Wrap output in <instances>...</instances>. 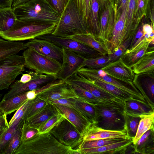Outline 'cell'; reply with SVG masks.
Instances as JSON below:
<instances>
[{
  "mask_svg": "<svg viewBox=\"0 0 154 154\" xmlns=\"http://www.w3.org/2000/svg\"><path fill=\"white\" fill-rule=\"evenodd\" d=\"M12 8L17 20L34 23L57 25L60 16L47 0H30Z\"/></svg>",
  "mask_w": 154,
  "mask_h": 154,
  "instance_id": "6da1fadb",
  "label": "cell"
},
{
  "mask_svg": "<svg viewBox=\"0 0 154 154\" xmlns=\"http://www.w3.org/2000/svg\"><path fill=\"white\" fill-rule=\"evenodd\" d=\"M124 101L101 100L94 105L97 126L104 129L120 131L125 128V111Z\"/></svg>",
  "mask_w": 154,
  "mask_h": 154,
  "instance_id": "7a4b0ae2",
  "label": "cell"
},
{
  "mask_svg": "<svg viewBox=\"0 0 154 154\" xmlns=\"http://www.w3.org/2000/svg\"><path fill=\"white\" fill-rule=\"evenodd\" d=\"M73 149L59 142L50 133L39 134L22 143L14 154H78Z\"/></svg>",
  "mask_w": 154,
  "mask_h": 154,
  "instance_id": "3957f363",
  "label": "cell"
},
{
  "mask_svg": "<svg viewBox=\"0 0 154 154\" xmlns=\"http://www.w3.org/2000/svg\"><path fill=\"white\" fill-rule=\"evenodd\" d=\"M88 33L87 26L75 0H69L51 34L58 37L67 38Z\"/></svg>",
  "mask_w": 154,
  "mask_h": 154,
  "instance_id": "277c9868",
  "label": "cell"
},
{
  "mask_svg": "<svg viewBox=\"0 0 154 154\" xmlns=\"http://www.w3.org/2000/svg\"><path fill=\"white\" fill-rule=\"evenodd\" d=\"M56 25L54 23H36L17 19L10 29L0 33V37L10 41L30 40L51 34Z\"/></svg>",
  "mask_w": 154,
  "mask_h": 154,
  "instance_id": "5b68a950",
  "label": "cell"
},
{
  "mask_svg": "<svg viewBox=\"0 0 154 154\" xmlns=\"http://www.w3.org/2000/svg\"><path fill=\"white\" fill-rule=\"evenodd\" d=\"M25 67L39 74L57 75L62 65L57 61L27 48L22 54Z\"/></svg>",
  "mask_w": 154,
  "mask_h": 154,
  "instance_id": "8992f818",
  "label": "cell"
},
{
  "mask_svg": "<svg viewBox=\"0 0 154 154\" xmlns=\"http://www.w3.org/2000/svg\"><path fill=\"white\" fill-rule=\"evenodd\" d=\"M23 55L14 54L0 60V91L8 89L17 77L25 70Z\"/></svg>",
  "mask_w": 154,
  "mask_h": 154,
  "instance_id": "52a82bcc",
  "label": "cell"
},
{
  "mask_svg": "<svg viewBox=\"0 0 154 154\" xmlns=\"http://www.w3.org/2000/svg\"><path fill=\"white\" fill-rule=\"evenodd\" d=\"M77 72L85 77L94 78L110 83L127 92L134 98L146 101L132 82H127L115 78L107 74L102 69H91L82 67L78 70Z\"/></svg>",
  "mask_w": 154,
  "mask_h": 154,
  "instance_id": "ba28073f",
  "label": "cell"
},
{
  "mask_svg": "<svg viewBox=\"0 0 154 154\" xmlns=\"http://www.w3.org/2000/svg\"><path fill=\"white\" fill-rule=\"evenodd\" d=\"M49 132L60 143L73 149L78 147L83 140L82 135L75 127L65 119Z\"/></svg>",
  "mask_w": 154,
  "mask_h": 154,
  "instance_id": "9c48e42d",
  "label": "cell"
},
{
  "mask_svg": "<svg viewBox=\"0 0 154 154\" xmlns=\"http://www.w3.org/2000/svg\"><path fill=\"white\" fill-rule=\"evenodd\" d=\"M37 38L49 41L61 48H63L75 52L86 59L103 55L89 46L70 37H58L51 34Z\"/></svg>",
  "mask_w": 154,
  "mask_h": 154,
  "instance_id": "30bf717a",
  "label": "cell"
},
{
  "mask_svg": "<svg viewBox=\"0 0 154 154\" xmlns=\"http://www.w3.org/2000/svg\"><path fill=\"white\" fill-rule=\"evenodd\" d=\"M59 79L57 75L39 74L33 71L32 79L22 83L17 80L10 86L9 90L3 96L4 100L13 96L28 91L40 88L51 81Z\"/></svg>",
  "mask_w": 154,
  "mask_h": 154,
  "instance_id": "8fae6325",
  "label": "cell"
},
{
  "mask_svg": "<svg viewBox=\"0 0 154 154\" xmlns=\"http://www.w3.org/2000/svg\"><path fill=\"white\" fill-rule=\"evenodd\" d=\"M128 0L118 18L115 22L111 38L104 43L108 54L112 53L118 47L126 40L134 36H131L127 31L126 21Z\"/></svg>",
  "mask_w": 154,
  "mask_h": 154,
  "instance_id": "7c38bea8",
  "label": "cell"
},
{
  "mask_svg": "<svg viewBox=\"0 0 154 154\" xmlns=\"http://www.w3.org/2000/svg\"><path fill=\"white\" fill-rule=\"evenodd\" d=\"M101 13L100 20V30L97 39L104 43L110 39L117 18V5L114 0H109Z\"/></svg>",
  "mask_w": 154,
  "mask_h": 154,
  "instance_id": "4fadbf2b",
  "label": "cell"
},
{
  "mask_svg": "<svg viewBox=\"0 0 154 154\" xmlns=\"http://www.w3.org/2000/svg\"><path fill=\"white\" fill-rule=\"evenodd\" d=\"M62 48L63 63L57 76L59 79L66 81L82 67L86 59L72 51Z\"/></svg>",
  "mask_w": 154,
  "mask_h": 154,
  "instance_id": "5bb4252c",
  "label": "cell"
},
{
  "mask_svg": "<svg viewBox=\"0 0 154 154\" xmlns=\"http://www.w3.org/2000/svg\"><path fill=\"white\" fill-rule=\"evenodd\" d=\"M24 44L27 48H31L40 54L52 59L62 64V48L52 42L45 39L36 38L30 40Z\"/></svg>",
  "mask_w": 154,
  "mask_h": 154,
  "instance_id": "9a60e30c",
  "label": "cell"
},
{
  "mask_svg": "<svg viewBox=\"0 0 154 154\" xmlns=\"http://www.w3.org/2000/svg\"><path fill=\"white\" fill-rule=\"evenodd\" d=\"M154 72L135 74L132 81L146 102L154 106Z\"/></svg>",
  "mask_w": 154,
  "mask_h": 154,
  "instance_id": "2e32d148",
  "label": "cell"
},
{
  "mask_svg": "<svg viewBox=\"0 0 154 154\" xmlns=\"http://www.w3.org/2000/svg\"><path fill=\"white\" fill-rule=\"evenodd\" d=\"M66 81L69 83L79 85L88 91L94 97L101 100L122 101L102 88L93 84L88 79L78 74L77 72L69 78Z\"/></svg>",
  "mask_w": 154,
  "mask_h": 154,
  "instance_id": "e0dca14e",
  "label": "cell"
},
{
  "mask_svg": "<svg viewBox=\"0 0 154 154\" xmlns=\"http://www.w3.org/2000/svg\"><path fill=\"white\" fill-rule=\"evenodd\" d=\"M83 141L106 139L129 138L125 128L122 130L114 131L104 129L91 123L86 129L82 136Z\"/></svg>",
  "mask_w": 154,
  "mask_h": 154,
  "instance_id": "ac0fdd59",
  "label": "cell"
},
{
  "mask_svg": "<svg viewBox=\"0 0 154 154\" xmlns=\"http://www.w3.org/2000/svg\"><path fill=\"white\" fill-rule=\"evenodd\" d=\"M53 105L57 111L71 123L82 136L86 129L91 124L74 108L59 104Z\"/></svg>",
  "mask_w": 154,
  "mask_h": 154,
  "instance_id": "d6986e66",
  "label": "cell"
},
{
  "mask_svg": "<svg viewBox=\"0 0 154 154\" xmlns=\"http://www.w3.org/2000/svg\"><path fill=\"white\" fill-rule=\"evenodd\" d=\"M37 96L48 103L59 99L79 98L69 83L66 81L38 94Z\"/></svg>",
  "mask_w": 154,
  "mask_h": 154,
  "instance_id": "ffe728a7",
  "label": "cell"
},
{
  "mask_svg": "<svg viewBox=\"0 0 154 154\" xmlns=\"http://www.w3.org/2000/svg\"><path fill=\"white\" fill-rule=\"evenodd\" d=\"M102 69L112 77L127 82H132L135 77L132 68L125 65L121 57L109 63Z\"/></svg>",
  "mask_w": 154,
  "mask_h": 154,
  "instance_id": "44dd1931",
  "label": "cell"
},
{
  "mask_svg": "<svg viewBox=\"0 0 154 154\" xmlns=\"http://www.w3.org/2000/svg\"><path fill=\"white\" fill-rule=\"evenodd\" d=\"M132 143V139L128 138L99 147L77 150L80 154H125L126 149Z\"/></svg>",
  "mask_w": 154,
  "mask_h": 154,
  "instance_id": "7402d4cb",
  "label": "cell"
},
{
  "mask_svg": "<svg viewBox=\"0 0 154 154\" xmlns=\"http://www.w3.org/2000/svg\"><path fill=\"white\" fill-rule=\"evenodd\" d=\"M125 113L135 117H140L143 115L154 112V106L146 102L131 97L124 102Z\"/></svg>",
  "mask_w": 154,
  "mask_h": 154,
  "instance_id": "603a6c76",
  "label": "cell"
},
{
  "mask_svg": "<svg viewBox=\"0 0 154 154\" xmlns=\"http://www.w3.org/2000/svg\"><path fill=\"white\" fill-rule=\"evenodd\" d=\"M132 69L135 74L154 72V46L149 47L147 51L134 65Z\"/></svg>",
  "mask_w": 154,
  "mask_h": 154,
  "instance_id": "cb8c5ba5",
  "label": "cell"
},
{
  "mask_svg": "<svg viewBox=\"0 0 154 154\" xmlns=\"http://www.w3.org/2000/svg\"><path fill=\"white\" fill-rule=\"evenodd\" d=\"M135 153L154 154V128L147 131L133 144Z\"/></svg>",
  "mask_w": 154,
  "mask_h": 154,
  "instance_id": "d4e9b609",
  "label": "cell"
},
{
  "mask_svg": "<svg viewBox=\"0 0 154 154\" xmlns=\"http://www.w3.org/2000/svg\"><path fill=\"white\" fill-rule=\"evenodd\" d=\"M150 42L148 41H144L132 49H127L121 57L123 62L127 66L132 68L134 65L147 51Z\"/></svg>",
  "mask_w": 154,
  "mask_h": 154,
  "instance_id": "484cf974",
  "label": "cell"
},
{
  "mask_svg": "<svg viewBox=\"0 0 154 154\" xmlns=\"http://www.w3.org/2000/svg\"><path fill=\"white\" fill-rule=\"evenodd\" d=\"M28 99L26 92L13 96L0 102V109L7 115L17 110Z\"/></svg>",
  "mask_w": 154,
  "mask_h": 154,
  "instance_id": "4316f807",
  "label": "cell"
},
{
  "mask_svg": "<svg viewBox=\"0 0 154 154\" xmlns=\"http://www.w3.org/2000/svg\"><path fill=\"white\" fill-rule=\"evenodd\" d=\"M57 112L54 105L48 103L41 111L25 121L29 126L38 129L44 123Z\"/></svg>",
  "mask_w": 154,
  "mask_h": 154,
  "instance_id": "83f0119b",
  "label": "cell"
},
{
  "mask_svg": "<svg viewBox=\"0 0 154 154\" xmlns=\"http://www.w3.org/2000/svg\"><path fill=\"white\" fill-rule=\"evenodd\" d=\"M70 38L89 46L103 55L108 54L106 48L103 42L97 39L90 33L77 35Z\"/></svg>",
  "mask_w": 154,
  "mask_h": 154,
  "instance_id": "f1b7e54d",
  "label": "cell"
},
{
  "mask_svg": "<svg viewBox=\"0 0 154 154\" xmlns=\"http://www.w3.org/2000/svg\"><path fill=\"white\" fill-rule=\"evenodd\" d=\"M100 5L98 0H91V8L87 23L88 33L93 35L97 39L99 35L100 20L99 11Z\"/></svg>",
  "mask_w": 154,
  "mask_h": 154,
  "instance_id": "f546056e",
  "label": "cell"
},
{
  "mask_svg": "<svg viewBox=\"0 0 154 154\" xmlns=\"http://www.w3.org/2000/svg\"><path fill=\"white\" fill-rule=\"evenodd\" d=\"M85 78L93 84L102 88L124 102L130 97H132L131 95L127 92L110 83L94 78Z\"/></svg>",
  "mask_w": 154,
  "mask_h": 154,
  "instance_id": "4dcf8cb0",
  "label": "cell"
},
{
  "mask_svg": "<svg viewBox=\"0 0 154 154\" xmlns=\"http://www.w3.org/2000/svg\"><path fill=\"white\" fill-rule=\"evenodd\" d=\"M69 99L73 108L83 115L91 123H95L96 111L94 105L86 103L79 98Z\"/></svg>",
  "mask_w": 154,
  "mask_h": 154,
  "instance_id": "1f68e13d",
  "label": "cell"
},
{
  "mask_svg": "<svg viewBox=\"0 0 154 154\" xmlns=\"http://www.w3.org/2000/svg\"><path fill=\"white\" fill-rule=\"evenodd\" d=\"M20 41H10L0 38V60L14 54L27 48Z\"/></svg>",
  "mask_w": 154,
  "mask_h": 154,
  "instance_id": "d6a6232c",
  "label": "cell"
},
{
  "mask_svg": "<svg viewBox=\"0 0 154 154\" xmlns=\"http://www.w3.org/2000/svg\"><path fill=\"white\" fill-rule=\"evenodd\" d=\"M137 0H128L126 26L131 36L134 34L139 25L137 21Z\"/></svg>",
  "mask_w": 154,
  "mask_h": 154,
  "instance_id": "836d02e7",
  "label": "cell"
},
{
  "mask_svg": "<svg viewBox=\"0 0 154 154\" xmlns=\"http://www.w3.org/2000/svg\"><path fill=\"white\" fill-rule=\"evenodd\" d=\"M17 20L12 7L0 8V33L10 29Z\"/></svg>",
  "mask_w": 154,
  "mask_h": 154,
  "instance_id": "e575fe53",
  "label": "cell"
},
{
  "mask_svg": "<svg viewBox=\"0 0 154 154\" xmlns=\"http://www.w3.org/2000/svg\"><path fill=\"white\" fill-rule=\"evenodd\" d=\"M140 117L141 119L139 122L136 135L132 139L133 144L135 143L147 131L154 128V112L141 116Z\"/></svg>",
  "mask_w": 154,
  "mask_h": 154,
  "instance_id": "d590c367",
  "label": "cell"
},
{
  "mask_svg": "<svg viewBox=\"0 0 154 154\" xmlns=\"http://www.w3.org/2000/svg\"><path fill=\"white\" fill-rule=\"evenodd\" d=\"M48 103L38 96L32 100H29L23 119L26 121L43 109Z\"/></svg>",
  "mask_w": 154,
  "mask_h": 154,
  "instance_id": "8d00e7d4",
  "label": "cell"
},
{
  "mask_svg": "<svg viewBox=\"0 0 154 154\" xmlns=\"http://www.w3.org/2000/svg\"><path fill=\"white\" fill-rule=\"evenodd\" d=\"M24 120L22 119L10 141L5 149L3 154H14L20 145L21 136Z\"/></svg>",
  "mask_w": 154,
  "mask_h": 154,
  "instance_id": "74e56055",
  "label": "cell"
},
{
  "mask_svg": "<svg viewBox=\"0 0 154 154\" xmlns=\"http://www.w3.org/2000/svg\"><path fill=\"white\" fill-rule=\"evenodd\" d=\"M110 63L107 54L85 59L82 67L91 69H101Z\"/></svg>",
  "mask_w": 154,
  "mask_h": 154,
  "instance_id": "f35d334b",
  "label": "cell"
},
{
  "mask_svg": "<svg viewBox=\"0 0 154 154\" xmlns=\"http://www.w3.org/2000/svg\"><path fill=\"white\" fill-rule=\"evenodd\" d=\"M69 83L79 98L82 100L93 105L97 104L101 100L94 97L91 93L79 85Z\"/></svg>",
  "mask_w": 154,
  "mask_h": 154,
  "instance_id": "ab89813d",
  "label": "cell"
},
{
  "mask_svg": "<svg viewBox=\"0 0 154 154\" xmlns=\"http://www.w3.org/2000/svg\"><path fill=\"white\" fill-rule=\"evenodd\" d=\"M124 139L121 138L106 139L83 141L79 146L77 149H88L101 147L107 144L121 141Z\"/></svg>",
  "mask_w": 154,
  "mask_h": 154,
  "instance_id": "60d3db41",
  "label": "cell"
},
{
  "mask_svg": "<svg viewBox=\"0 0 154 154\" xmlns=\"http://www.w3.org/2000/svg\"><path fill=\"white\" fill-rule=\"evenodd\" d=\"M140 117H135L125 114V128L128 136L132 139L135 137L139 122Z\"/></svg>",
  "mask_w": 154,
  "mask_h": 154,
  "instance_id": "b9f144b4",
  "label": "cell"
},
{
  "mask_svg": "<svg viewBox=\"0 0 154 154\" xmlns=\"http://www.w3.org/2000/svg\"><path fill=\"white\" fill-rule=\"evenodd\" d=\"M65 119L64 116L57 112L41 126L38 129L39 134L49 132L54 127Z\"/></svg>",
  "mask_w": 154,
  "mask_h": 154,
  "instance_id": "7bdbcfd3",
  "label": "cell"
},
{
  "mask_svg": "<svg viewBox=\"0 0 154 154\" xmlns=\"http://www.w3.org/2000/svg\"><path fill=\"white\" fill-rule=\"evenodd\" d=\"M20 122L9 127L2 136L0 139V154H3L5 149L15 133Z\"/></svg>",
  "mask_w": 154,
  "mask_h": 154,
  "instance_id": "ee69618b",
  "label": "cell"
},
{
  "mask_svg": "<svg viewBox=\"0 0 154 154\" xmlns=\"http://www.w3.org/2000/svg\"><path fill=\"white\" fill-rule=\"evenodd\" d=\"M133 36L121 44L112 53L108 54L111 63L119 59L129 48Z\"/></svg>",
  "mask_w": 154,
  "mask_h": 154,
  "instance_id": "f6af8a7d",
  "label": "cell"
},
{
  "mask_svg": "<svg viewBox=\"0 0 154 154\" xmlns=\"http://www.w3.org/2000/svg\"><path fill=\"white\" fill-rule=\"evenodd\" d=\"M39 133L38 129L29 126L24 120L21 134V143L34 138L39 134Z\"/></svg>",
  "mask_w": 154,
  "mask_h": 154,
  "instance_id": "bcb514c9",
  "label": "cell"
},
{
  "mask_svg": "<svg viewBox=\"0 0 154 154\" xmlns=\"http://www.w3.org/2000/svg\"><path fill=\"white\" fill-rule=\"evenodd\" d=\"M75 1L87 27L88 21L91 8V0H75Z\"/></svg>",
  "mask_w": 154,
  "mask_h": 154,
  "instance_id": "7dc6e473",
  "label": "cell"
},
{
  "mask_svg": "<svg viewBox=\"0 0 154 154\" xmlns=\"http://www.w3.org/2000/svg\"><path fill=\"white\" fill-rule=\"evenodd\" d=\"M150 0H137V21L139 24L142 18L146 16L147 11Z\"/></svg>",
  "mask_w": 154,
  "mask_h": 154,
  "instance_id": "c3c4849f",
  "label": "cell"
},
{
  "mask_svg": "<svg viewBox=\"0 0 154 154\" xmlns=\"http://www.w3.org/2000/svg\"><path fill=\"white\" fill-rule=\"evenodd\" d=\"M29 100L25 103L17 110L8 123L9 127L19 123L22 119L27 107Z\"/></svg>",
  "mask_w": 154,
  "mask_h": 154,
  "instance_id": "681fc988",
  "label": "cell"
},
{
  "mask_svg": "<svg viewBox=\"0 0 154 154\" xmlns=\"http://www.w3.org/2000/svg\"><path fill=\"white\" fill-rule=\"evenodd\" d=\"M51 6L60 16L69 0H47Z\"/></svg>",
  "mask_w": 154,
  "mask_h": 154,
  "instance_id": "f907efd6",
  "label": "cell"
},
{
  "mask_svg": "<svg viewBox=\"0 0 154 154\" xmlns=\"http://www.w3.org/2000/svg\"><path fill=\"white\" fill-rule=\"evenodd\" d=\"M49 103L52 104H59L73 108L69 98H63L55 100Z\"/></svg>",
  "mask_w": 154,
  "mask_h": 154,
  "instance_id": "816d5d0a",
  "label": "cell"
},
{
  "mask_svg": "<svg viewBox=\"0 0 154 154\" xmlns=\"http://www.w3.org/2000/svg\"><path fill=\"white\" fill-rule=\"evenodd\" d=\"M127 0H116V4L117 5V19H118L127 3Z\"/></svg>",
  "mask_w": 154,
  "mask_h": 154,
  "instance_id": "f5cc1de1",
  "label": "cell"
},
{
  "mask_svg": "<svg viewBox=\"0 0 154 154\" xmlns=\"http://www.w3.org/2000/svg\"><path fill=\"white\" fill-rule=\"evenodd\" d=\"M9 127L7 119V115L3 113L0 116V131Z\"/></svg>",
  "mask_w": 154,
  "mask_h": 154,
  "instance_id": "db71d44e",
  "label": "cell"
},
{
  "mask_svg": "<svg viewBox=\"0 0 154 154\" xmlns=\"http://www.w3.org/2000/svg\"><path fill=\"white\" fill-rule=\"evenodd\" d=\"M32 71L28 72L27 73L22 74L19 81L22 83H27L30 81L32 78Z\"/></svg>",
  "mask_w": 154,
  "mask_h": 154,
  "instance_id": "11a10c76",
  "label": "cell"
},
{
  "mask_svg": "<svg viewBox=\"0 0 154 154\" xmlns=\"http://www.w3.org/2000/svg\"><path fill=\"white\" fill-rule=\"evenodd\" d=\"M14 0H0V8H11Z\"/></svg>",
  "mask_w": 154,
  "mask_h": 154,
  "instance_id": "9f6ffc18",
  "label": "cell"
},
{
  "mask_svg": "<svg viewBox=\"0 0 154 154\" xmlns=\"http://www.w3.org/2000/svg\"><path fill=\"white\" fill-rule=\"evenodd\" d=\"M29 0H14L11 7L13 8Z\"/></svg>",
  "mask_w": 154,
  "mask_h": 154,
  "instance_id": "6f0895ef",
  "label": "cell"
},
{
  "mask_svg": "<svg viewBox=\"0 0 154 154\" xmlns=\"http://www.w3.org/2000/svg\"><path fill=\"white\" fill-rule=\"evenodd\" d=\"M100 8L101 7V8H103L106 6L109 0H98Z\"/></svg>",
  "mask_w": 154,
  "mask_h": 154,
  "instance_id": "680465c9",
  "label": "cell"
},
{
  "mask_svg": "<svg viewBox=\"0 0 154 154\" xmlns=\"http://www.w3.org/2000/svg\"><path fill=\"white\" fill-rule=\"evenodd\" d=\"M8 128L3 129L0 131V139Z\"/></svg>",
  "mask_w": 154,
  "mask_h": 154,
  "instance_id": "91938a15",
  "label": "cell"
},
{
  "mask_svg": "<svg viewBox=\"0 0 154 154\" xmlns=\"http://www.w3.org/2000/svg\"><path fill=\"white\" fill-rule=\"evenodd\" d=\"M4 113L1 110V109H0V116L1 115H2Z\"/></svg>",
  "mask_w": 154,
  "mask_h": 154,
  "instance_id": "94428289",
  "label": "cell"
},
{
  "mask_svg": "<svg viewBox=\"0 0 154 154\" xmlns=\"http://www.w3.org/2000/svg\"><path fill=\"white\" fill-rule=\"evenodd\" d=\"M3 94H2L0 93V100H1Z\"/></svg>",
  "mask_w": 154,
  "mask_h": 154,
  "instance_id": "6125c7cd",
  "label": "cell"
}]
</instances>
